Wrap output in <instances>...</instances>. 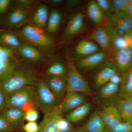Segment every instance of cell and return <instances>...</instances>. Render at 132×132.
Listing matches in <instances>:
<instances>
[{
  "instance_id": "cell-1",
  "label": "cell",
  "mask_w": 132,
  "mask_h": 132,
  "mask_svg": "<svg viewBox=\"0 0 132 132\" xmlns=\"http://www.w3.org/2000/svg\"><path fill=\"white\" fill-rule=\"evenodd\" d=\"M35 70L29 67L18 65L0 78V85L5 94H8L38 81Z\"/></svg>"
},
{
  "instance_id": "cell-2",
  "label": "cell",
  "mask_w": 132,
  "mask_h": 132,
  "mask_svg": "<svg viewBox=\"0 0 132 132\" xmlns=\"http://www.w3.org/2000/svg\"><path fill=\"white\" fill-rule=\"evenodd\" d=\"M67 93H78L90 95L92 92L90 86L77 68L72 57L67 56Z\"/></svg>"
},
{
  "instance_id": "cell-3",
  "label": "cell",
  "mask_w": 132,
  "mask_h": 132,
  "mask_svg": "<svg viewBox=\"0 0 132 132\" xmlns=\"http://www.w3.org/2000/svg\"><path fill=\"white\" fill-rule=\"evenodd\" d=\"M34 100L36 105L44 114L53 110L60 104L59 99L42 79L38 80L36 82Z\"/></svg>"
},
{
  "instance_id": "cell-4",
  "label": "cell",
  "mask_w": 132,
  "mask_h": 132,
  "mask_svg": "<svg viewBox=\"0 0 132 132\" xmlns=\"http://www.w3.org/2000/svg\"><path fill=\"white\" fill-rule=\"evenodd\" d=\"M22 36L27 41L43 48L49 49L53 46L52 38L45 32L44 29L32 25L24 27L21 31Z\"/></svg>"
},
{
  "instance_id": "cell-5",
  "label": "cell",
  "mask_w": 132,
  "mask_h": 132,
  "mask_svg": "<svg viewBox=\"0 0 132 132\" xmlns=\"http://www.w3.org/2000/svg\"><path fill=\"white\" fill-rule=\"evenodd\" d=\"M106 24L116 35L124 36L132 30V17L125 12L108 14Z\"/></svg>"
},
{
  "instance_id": "cell-6",
  "label": "cell",
  "mask_w": 132,
  "mask_h": 132,
  "mask_svg": "<svg viewBox=\"0 0 132 132\" xmlns=\"http://www.w3.org/2000/svg\"><path fill=\"white\" fill-rule=\"evenodd\" d=\"M35 90V85L28 86L5 94L6 107L21 109L27 103L34 101Z\"/></svg>"
},
{
  "instance_id": "cell-7",
  "label": "cell",
  "mask_w": 132,
  "mask_h": 132,
  "mask_svg": "<svg viewBox=\"0 0 132 132\" xmlns=\"http://www.w3.org/2000/svg\"><path fill=\"white\" fill-rule=\"evenodd\" d=\"M86 28V22L83 13L81 12L76 13L69 19L62 36V42L70 40L82 32Z\"/></svg>"
},
{
  "instance_id": "cell-8",
  "label": "cell",
  "mask_w": 132,
  "mask_h": 132,
  "mask_svg": "<svg viewBox=\"0 0 132 132\" xmlns=\"http://www.w3.org/2000/svg\"><path fill=\"white\" fill-rule=\"evenodd\" d=\"M110 61L121 74L132 67V49L129 47L109 53Z\"/></svg>"
},
{
  "instance_id": "cell-9",
  "label": "cell",
  "mask_w": 132,
  "mask_h": 132,
  "mask_svg": "<svg viewBox=\"0 0 132 132\" xmlns=\"http://www.w3.org/2000/svg\"><path fill=\"white\" fill-rule=\"evenodd\" d=\"M88 39L96 43L102 51L108 54L112 47V38L110 33L105 26H100L92 30Z\"/></svg>"
},
{
  "instance_id": "cell-10",
  "label": "cell",
  "mask_w": 132,
  "mask_h": 132,
  "mask_svg": "<svg viewBox=\"0 0 132 132\" xmlns=\"http://www.w3.org/2000/svg\"><path fill=\"white\" fill-rule=\"evenodd\" d=\"M108 58V54L101 51L87 57L78 59L75 64L79 70L89 71L100 67L107 61Z\"/></svg>"
},
{
  "instance_id": "cell-11",
  "label": "cell",
  "mask_w": 132,
  "mask_h": 132,
  "mask_svg": "<svg viewBox=\"0 0 132 132\" xmlns=\"http://www.w3.org/2000/svg\"><path fill=\"white\" fill-rule=\"evenodd\" d=\"M62 113L61 102L53 110L45 114L38 132H60L58 123Z\"/></svg>"
},
{
  "instance_id": "cell-12",
  "label": "cell",
  "mask_w": 132,
  "mask_h": 132,
  "mask_svg": "<svg viewBox=\"0 0 132 132\" xmlns=\"http://www.w3.org/2000/svg\"><path fill=\"white\" fill-rule=\"evenodd\" d=\"M98 112L108 132L123 121L118 108L113 105H108Z\"/></svg>"
},
{
  "instance_id": "cell-13",
  "label": "cell",
  "mask_w": 132,
  "mask_h": 132,
  "mask_svg": "<svg viewBox=\"0 0 132 132\" xmlns=\"http://www.w3.org/2000/svg\"><path fill=\"white\" fill-rule=\"evenodd\" d=\"M118 72L117 68L112 62L108 61L105 62L99 67L95 76V86L99 88L108 82L112 76Z\"/></svg>"
},
{
  "instance_id": "cell-14",
  "label": "cell",
  "mask_w": 132,
  "mask_h": 132,
  "mask_svg": "<svg viewBox=\"0 0 132 132\" xmlns=\"http://www.w3.org/2000/svg\"><path fill=\"white\" fill-rule=\"evenodd\" d=\"M46 84L55 96L59 100L64 97L67 92V76H47L45 80Z\"/></svg>"
},
{
  "instance_id": "cell-15",
  "label": "cell",
  "mask_w": 132,
  "mask_h": 132,
  "mask_svg": "<svg viewBox=\"0 0 132 132\" xmlns=\"http://www.w3.org/2000/svg\"><path fill=\"white\" fill-rule=\"evenodd\" d=\"M28 10L19 7L11 11L7 17L6 26L9 28H18L26 24L28 16Z\"/></svg>"
},
{
  "instance_id": "cell-16",
  "label": "cell",
  "mask_w": 132,
  "mask_h": 132,
  "mask_svg": "<svg viewBox=\"0 0 132 132\" xmlns=\"http://www.w3.org/2000/svg\"><path fill=\"white\" fill-rule=\"evenodd\" d=\"M101 51H102L101 48L94 42L85 39L80 41L76 46L74 54L78 59Z\"/></svg>"
},
{
  "instance_id": "cell-17",
  "label": "cell",
  "mask_w": 132,
  "mask_h": 132,
  "mask_svg": "<svg viewBox=\"0 0 132 132\" xmlns=\"http://www.w3.org/2000/svg\"><path fill=\"white\" fill-rule=\"evenodd\" d=\"M86 98L82 94L67 93L62 102V113L69 112L86 102Z\"/></svg>"
},
{
  "instance_id": "cell-18",
  "label": "cell",
  "mask_w": 132,
  "mask_h": 132,
  "mask_svg": "<svg viewBox=\"0 0 132 132\" xmlns=\"http://www.w3.org/2000/svg\"><path fill=\"white\" fill-rule=\"evenodd\" d=\"M20 55L26 60L34 62H39L43 60L42 53L31 44H22L17 50Z\"/></svg>"
},
{
  "instance_id": "cell-19",
  "label": "cell",
  "mask_w": 132,
  "mask_h": 132,
  "mask_svg": "<svg viewBox=\"0 0 132 132\" xmlns=\"http://www.w3.org/2000/svg\"><path fill=\"white\" fill-rule=\"evenodd\" d=\"M49 9L47 5L42 4L36 8L32 15V25L44 29L46 28L49 17Z\"/></svg>"
},
{
  "instance_id": "cell-20",
  "label": "cell",
  "mask_w": 132,
  "mask_h": 132,
  "mask_svg": "<svg viewBox=\"0 0 132 132\" xmlns=\"http://www.w3.org/2000/svg\"><path fill=\"white\" fill-rule=\"evenodd\" d=\"M98 95L100 98L105 101H111L109 105H113L119 98V85L108 82L99 88Z\"/></svg>"
},
{
  "instance_id": "cell-21",
  "label": "cell",
  "mask_w": 132,
  "mask_h": 132,
  "mask_svg": "<svg viewBox=\"0 0 132 132\" xmlns=\"http://www.w3.org/2000/svg\"><path fill=\"white\" fill-rule=\"evenodd\" d=\"M80 128L83 132H108L98 111L92 114L86 123Z\"/></svg>"
},
{
  "instance_id": "cell-22",
  "label": "cell",
  "mask_w": 132,
  "mask_h": 132,
  "mask_svg": "<svg viewBox=\"0 0 132 132\" xmlns=\"http://www.w3.org/2000/svg\"><path fill=\"white\" fill-rule=\"evenodd\" d=\"M113 105L118 108L124 122L132 123V98H119Z\"/></svg>"
},
{
  "instance_id": "cell-23",
  "label": "cell",
  "mask_w": 132,
  "mask_h": 132,
  "mask_svg": "<svg viewBox=\"0 0 132 132\" xmlns=\"http://www.w3.org/2000/svg\"><path fill=\"white\" fill-rule=\"evenodd\" d=\"M121 75L119 98H132V67Z\"/></svg>"
},
{
  "instance_id": "cell-24",
  "label": "cell",
  "mask_w": 132,
  "mask_h": 132,
  "mask_svg": "<svg viewBox=\"0 0 132 132\" xmlns=\"http://www.w3.org/2000/svg\"><path fill=\"white\" fill-rule=\"evenodd\" d=\"M1 114L16 129L24 120L25 113L20 109L6 107Z\"/></svg>"
},
{
  "instance_id": "cell-25",
  "label": "cell",
  "mask_w": 132,
  "mask_h": 132,
  "mask_svg": "<svg viewBox=\"0 0 132 132\" xmlns=\"http://www.w3.org/2000/svg\"><path fill=\"white\" fill-rule=\"evenodd\" d=\"M87 14L90 20L95 24H101L105 19V13L100 8L95 1H90L88 3Z\"/></svg>"
},
{
  "instance_id": "cell-26",
  "label": "cell",
  "mask_w": 132,
  "mask_h": 132,
  "mask_svg": "<svg viewBox=\"0 0 132 132\" xmlns=\"http://www.w3.org/2000/svg\"><path fill=\"white\" fill-rule=\"evenodd\" d=\"M92 106L90 103L86 102L73 111L69 112L66 119L72 123H76L84 119L90 112Z\"/></svg>"
},
{
  "instance_id": "cell-27",
  "label": "cell",
  "mask_w": 132,
  "mask_h": 132,
  "mask_svg": "<svg viewBox=\"0 0 132 132\" xmlns=\"http://www.w3.org/2000/svg\"><path fill=\"white\" fill-rule=\"evenodd\" d=\"M17 36L10 32L0 33V46L12 50H17L22 45Z\"/></svg>"
},
{
  "instance_id": "cell-28",
  "label": "cell",
  "mask_w": 132,
  "mask_h": 132,
  "mask_svg": "<svg viewBox=\"0 0 132 132\" xmlns=\"http://www.w3.org/2000/svg\"><path fill=\"white\" fill-rule=\"evenodd\" d=\"M62 14L59 10L52 9L50 13L46 28L47 32L51 34L57 32L61 24Z\"/></svg>"
},
{
  "instance_id": "cell-29",
  "label": "cell",
  "mask_w": 132,
  "mask_h": 132,
  "mask_svg": "<svg viewBox=\"0 0 132 132\" xmlns=\"http://www.w3.org/2000/svg\"><path fill=\"white\" fill-rule=\"evenodd\" d=\"M68 67L62 62H56L48 67L46 71L47 76H65L67 74Z\"/></svg>"
},
{
  "instance_id": "cell-30",
  "label": "cell",
  "mask_w": 132,
  "mask_h": 132,
  "mask_svg": "<svg viewBox=\"0 0 132 132\" xmlns=\"http://www.w3.org/2000/svg\"><path fill=\"white\" fill-rule=\"evenodd\" d=\"M106 27L109 31L112 38V47L110 52L119 50L128 47L127 40L125 36H119L116 35L109 29L107 28L106 26Z\"/></svg>"
},
{
  "instance_id": "cell-31",
  "label": "cell",
  "mask_w": 132,
  "mask_h": 132,
  "mask_svg": "<svg viewBox=\"0 0 132 132\" xmlns=\"http://www.w3.org/2000/svg\"><path fill=\"white\" fill-rule=\"evenodd\" d=\"M130 0H113L111 1L112 13L125 12L126 7Z\"/></svg>"
},
{
  "instance_id": "cell-32",
  "label": "cell",
  "mask_w": 132,
  "mask_h": 132,
  "mask_svg": "<svg viewBox=\"0 0 132 132\" xmlns=\"http://www.w3.org/2000/svg\"><path fill=\"white\" fill-rule=\"evenodd\" d=\"M16 128L1 114H0V132H11Z\"/></svg>"
},
{
  "instance_id": "cell-33",
  "label": "cell",
  "mask_w": 132,
  "mask_h": 132,
  "mask_svg": "<svg viewBox=\"0 0 132 132\" xmlns=\"http://www.w3.org/2000/svg\"><path fill=\"white\" fill-rule=\"evenodd\" d=\"M109 132H132V123L122 121Z\"/></svg>"
},
{
  "instance_id": "cell-34",
  "label": "cell",
  "mask_w": 132,
  "mask_h": 132,
  "mask_svg": "<svg viewBox=\"0 0 132 132\" xmlns=\"http://www.w3.org/2000/svg\"><path fill=\"white\" fill-rule=\"evenodd\" d=\"M99 7L104 13L108 14L112 13L111 1L109 0H97L95 1Z\"/></svg>"
},
{
  "instance_id": "cell-35",
  "label": "cell",
  "mask_w": 132,
  "mask_h": 132,
  "mask_svg": "<svg viewBox=\"0 0 132 132\" xmlns=\"http://www.w3.org/2000/svg\"><path fill=\"white\" fill-rule=\"evenodd\" d=\"M71 123L67 119H64L62 116L59 120L58 123L60 132H71L72 128Z\"/></svg>"
},
{
  "instance_id": "cell-36",
  "label": "cell",
  "mask_w": 132,
  "mask_h": 132,
  "mask_svg": "<svg viewBox=\"0 0 132 132\" xmlns=\"http://www.w3.org/2000/svg\"><path fill=\"white\" fill-rule=\"evenodd\" d=\"M39 118V113L35 109H31L25 113L24 120L28 122H36Z\"/></svg>"
},
{
  "instance_id": "cell-37",
  "label": "cell",
  "mask_w": 132,
  "mask_h": 132,
  "mask_svg": "<svg viewBox=\"0 0 132 132\" xmlns=\"http://www.w3.org/2000/svg\"><path fill=\"white\" fill-rule=\"evenodd\" d=\"M23 128L25 132H38L39 125L36 122H28L24 125Z\"/></svg>"
},
{
  "instance_id": "cell-38",
  "label": "cell",
  "mask_w": 132,
  "mask_h": 132,
  "mask_svg": "<svg viewBox=\"0 0 132 132\" xmlns=\"http://www.w3.org/2000/svg\"><path fill=\"white\" fill-rule=\"evenodd\" d=\"M6 107L5 94L4 91L0 85V114Z\"/></svg>"
},
{
  "instance_id": "cell-39",
  "label": "cell",
  "mask_w": 132,
  "mask_h": 132,
  "mask_svg": "<svg viewBox=\"0 0 132 132\" xmlns=\"http://www.w3.org/2000/svg\"><path fill=\"white\" fill-rule=\"evenodd\" d=\"M10 0H0V14H2L7 11L11 4Z\"/></svg>"
},
{
  "instance_id": "cell-40",
  "label": "cell",
  "mask_w": 132,
  "mask_h": 132,
  "mask_svg": "<svg viewBox=\"0 0 132 132\" xmlns=\"http://www.w3.org/2000/svg\"><path fill=\"white\" fill-rule=\"evenodd\" d=\"M19 7L28 10L31 7L32 2L29 0H19L16 2Z\"/></svg>"
},
{
  "instance_id": "cell-41",
  "label": "cell",
  "mask_w": 132,
  "mask_h": 132,
  "mask_svg": "<svg viewBox=\"0 0 132 132\" xmlns=\"http://www.w3.org/2000/svg\"><path fill=\"white\" fill-rule=\"evenodd\" d=\"M121 81V75L120 73H116L113 75L109 80V82L115 84V85H120Z\"/></svg>"
},
{
  "instance_id": "cell-42",
  "label": "cell",
  "mask_w": 132,
  "mask_h": 132,
  "mask_svg": "<svg viewBox=\"0 0 132 132\" xmlns=\"http://www.w3.org/2000/svg\"><path fill=\"white\" fill-rule=\"evenodd\" d=\"M35 105H36L34 100L32 101L28 102L26 105H24L21 109L24 113H26L31 109L35 108Z\"/></svg>"
},
{
  "instance_id": "cell-43",
  "label": "cell",
  "mask_w": 132,
  "mask_h": 132,
  "mask_svg": "<svg viewBox=\"0 0 132 132\" xmlns=\"http://www.w3.org/2000/svg\"><path fill=\"white\" fill-rule=\"evenodd\" d=\"M45 1L50 5L54 6H59L64 2L63 0H47Z\"/></svg>"
},
{
  "instance_id": "cell-44",
  "label": "cell",
  "mask_w": 132,
  "mask_h": 132,
  "mask_svg": "<svg viewBox=\"0 0 132 132\" xmlns=\"http://www.w3.org/2000/svg\"><path fill=\"white\" fill-rule=\"evenodd\" d=\"M129 47L132 49V30L127 33L126 35Z\"/></svg>"
},
{
  "instance_id": "cell-45",
  "label": "cell",
  "mask_w": 132,
  "mask_h": 132,
  "mask_svg": "<svg viewBox=\"0 0 132 132\" xmlns=\"http://www.w3.org/2000/svg\"><path fill=\"white\" fill-rule=\"evenodd\" d=\"M81 2L80 1L71 0V1H68L67 3V5L70 7H74L79 5Z\"/></svg>"
},
{
  "instance_id": "cell-46",
  "label": "cell",
  "mask_w": 132,
  "mask_h": 132,
  "mask_svg": "<svg viewBox=\"0 0 132 132\" xmlns=\"http://www.w3.org/2000/svg\"><path fill=\"white\" fill-rule=\"evenodd\" d=\"M125 12L132 17V0H130V2L126 7Z\"/></svg>"
},
{
  "instance_id": "cell-47",
  "label": "cell",
  "mask_w": 132,
  "mask_h": 132,
  "mask_svg": "<svg viewBox=\"0 0 132 132\" xmlns=\"http://www.w3.org/2000/svg\"><path fill=\"white\" fill-rule=\"evenodd\" d=\"M70 132H83L80 130V128L78 129V130H75V131H71Z\"/></svg>"
}]
</instances>
